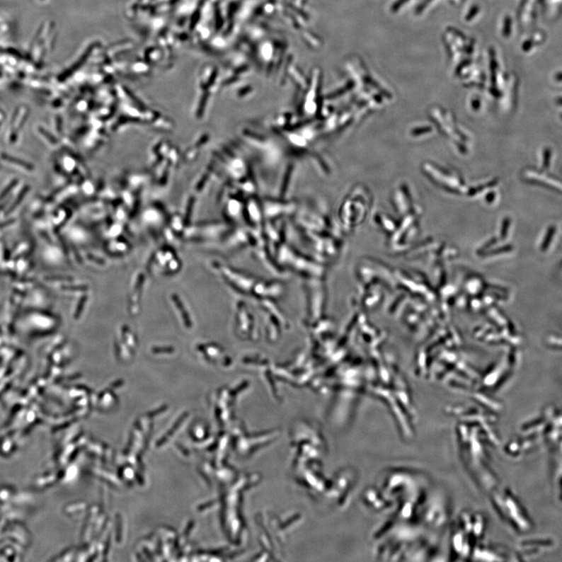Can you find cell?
Instances as JSON below:
<instances>
[{
  "label": "cell",
  "mask_w": 562,
  "mask_h": 562,
  "mask_svg": "<svg viewBox=\"0 0 562 562\" xmlns=\"http://www.w3.org/2000/svg\"><path fill=\"white\" fill-rule=\"evenodd\" d=\"M558 103H560V104H561V105H562V100H561L560 101H558Z\"/></svg>",
  "instance_id": "3"
},
{
  "label": "cell",
  "mask_w": 562,
  "mask_h": 562,
  "mask_svg": "<svg viewBox=\"0 0 562 562\" xmlns=\"http://www.w3.org/2000/svg\"><path fill=\"white\" fill-rule=\"evenodd\" d=\"M4 159H5L6 161H7L11 162L12 164L18 165V166H22V167H25V168H26L28 170H32L31 169L32 168V166L31 165L28 164L25 162L21 161V159H16V158H13V157H10L9 156H4Z\"/></svg>",
  "instance_id": "1"
},
{
  "label": "cell",
  "mask_w": 562,
  "mask_h": 562,
  "mask_svg": "<svg viewBox=\"0 0 562 562\" xmlns=\"http://www.w3.org/2000/svg\"><path fill=\"white\" fill-rule=\"evenodd\" d=\"M544 167L545 169H548L550 165L551 161V149H546L544 151Z\"/></svg>",
  "instance_id": "2"
}]
</instances>
